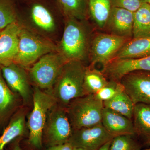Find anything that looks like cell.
I'll list each match as a JSON object with an SVG mask.
<instances>
[{
  "label": "cell",
  "instance_id": "6da1fadb",
  "mask_svg": "<svg viewBox=\"0 0 150 150\" xmlns=\"http://www.w3.org/2000/svg\"><path fill=\"white\" fill-rule=\"evenodd\" d=\"M86 68L83 62L70 61L64 65L49 92L59 105L67 108L73 100L85 96L83 81Z\"/></svg>",
  "mask_w": 150,
  "mask_h": 150
},
{
  "label": "cell",
  "instance_id": "7a4b0ae2",
  "mask_svg": "<svg viewBox=\"0 0 150 150\" xmlns=\"http://www.w3.org/2000/svg\"><path fill=\"white\" fill-rule=\"evenodd\" d=\"M80 20L67 18L58 51L67 60L83 62L89 51V34Z\"/></svg>",
  "mask_w": 150,
  "mask_h": 150
},
{
  "label": "cell",
  "instance_id": "3957f363",
  "mask_svg": "<svg viewBox=\"0 0 150 150\" xmlns=\"http://www.w3.org/2000/svg\"><path fill=\"white\" fill-rule=\"evenodd\" d=\"M33 108L29 115L28 126L29 131L28 142L33 147L43 146V133L49 111L57 103L49 92L34 87L33 92Z\"/></svg>",
  "mask_w": 150,
  "mask_h": 150
},
{
  "label": "cell",
  "instance_id": "277c9868",
  "mask_svg": "<svg viewBox=\"0 0 150 150\" xmlns=\"http://www.w3.org/2000/svg\"><path fill=\"white\" fill-rule=\"evenodd\" d=\"M57 51L58 46L51 40L23 26L14 63L27 69L44 55Z\"/></svg>",
  "mask_w": 150,
  "mask_h": 150
},
{
  "label": "cell",
  "instance_id": "5b68a950",
  "mask_svg": "<svg viewBox=\"0 0 150 150\" xmlns=\"http://www.w3.org/2000/svg\"><path fill=\"white\" fill-rule=\"evenodd\" d=\"M103 102L94 94L73 100L66 108L74 130L91 127L101 123Z\"/></svg>",
  "mask_w": 150,
  "mask_h": 150
},
{
  "label": "cell",
  "instance_id": "8992f818",
  "mask_svg": "<svg viewBox=\"0 0 150 150\" xmlns=\"http://www.w3.org/2000/svg\"><path fill=\"white\" fill-rule=\"evenodd\" d=\"M67 62L58 51L44 55L27 69L30 82L34 87L50 91Z\"/></svg>",
  "mask_w": 150,
  "mask_h": 150
},
{
  "label": "cell",
  "instance_id": "52a82bcc",
  "mask_svg": "<svg viewBox=\"0 0 150 150\" xmlns=\"http://www.w3.org/2000/svg\"><path fill=\"white\" fill-rule=\"evenodd\" d=\"M74 129L66 108L56 103L48 113L43 133V144L47 147L69 142Z\"/></svg>",
  "mask_w": 150,
  "mask_h": 150
},
{
  "label": "cell",
  "instance_id": "ba28073f",
  "mask_svg": "<svg viewBox=\"0 0 150 150\" xmlns=\"http://www.w3.org/2000/svg\"><path fill=\"white\" fill-rule=\"evenodd\" d=\"M131 38L112 34L101 33L92 42L90 53L91 65L99 63L103 67L111 62L116 53Z\"/></svg>",
  "mask_w": 150,
  "mask_h": 150
},
{
  "label": "cell",
  "instance_id": "9c48e42d",
  "mask_svg": "<svg viewBox=\"0 0 150 150\" xmlns=\"http://www.w3.org/2000/svg\"><path fill=\"white\" fill-rule=\"evenodd\" d=\"M120 81L134 105H150V72H132L125 75Z\"/></svg>",
  "mask_w": 150,
  "mask_h": 150
},
{
  "label": "cell",
  "instance_id": "30bf717a",
  "mask_svg": "<svg viewBox=\"0 0 150 150\" xmlns=\"http://www.w3.org/2000/svg\"><path fill=\"white\" fill-rule=\"evenodd\" d=\"M113 138L101 123L91 127L74 130L69 142L74 147L86 150H98Z\"/></svg>",
  "mask_w": 150,
  "mask_h": 150
},
{
  "label": "cell",
  "instance_id": "8fae6325",
  "mask_svg": "<svg viewBox=\"0 0 150 150\" xmlns=\"http://www.w3.org/2000/svg\"><path fill=\"white\" fill-rule=\"evenodd\" d=\"M150 72V56L139 59H113L103 67L108 80L120 81L125 75L136 71Z\"/></svg>",
  "mask_w": 150,
  "mask_h": 150
},
{
  "label": "cell",
  "instance_id": "7c38bea8",
  "mask_svg": "<svg viewBox=\"0 0 150 150\" xmlns=\"http://www.w3.org/2000/svg\"><path fill=\"white\" fill-rule=\"evenodd\" d=\"M1 68L3 77L9 87L19 95L25 103L28 102L33 94L26 69L14 62Z\"/></svg>",
  "mask_w": 150,
  "mask_h": 150
},
{
  "label": "cell",
  "instance_id": "4fadbf2b",
  "mask_svg": "<svg viewBox=\"0 0 150 150\" xmlns=\"http://www.w3.org/2000/svg\"><path fill=\"white\" fill-rule=\"evenodd\" d=\"M23 26L19 21L2 30L0 35V67L13 63L18 51L20 34Z\"/></svg>",
  "mask_w": 150,
  "mask_h": 150
},
{
  "label": "cell",
  "instance_id": "5bb4252c",
  "mask_svg": "<svg viewBox=\"0 0 150 150\" xmlns=\"http://www.w3.org/2000/svg\"><path fill=\"white\" fill-rule=\"evenodd\" d=\"M101 124L113 138L123 135L135 137L132 120L105 108L103 111Z\"/></svg>",
  "mask_w": 150,
  "mask_h": 150
},
{
  "label": "cell",
  "instance_id": "9a60e30c",
  "mask_svg": "<svg viewBox=\"0 0 150 150\" xmlns=\"http://www.w3.org/2000/svg\"><path fill=\"white\" fill-rule=\"evenodd\" d=\"M134 14L125 9L112 7L107 23L112 34L131 38L133 36Z\"/></svg>",
  "mask_w": 150,
  "mask_h": 150
},
{
  "label": "cell",
  "instance_id": "2e32d148",
  "mask_svg": "<svg viewBox=\"0 0 150 150\" xmlns=\"http://www.w3.org/2000/svg\"><path fill=\"white\" fill-rule=\"evenodd\" d=\"M135 137L142 146H150V105L138 103L134 105L132 118Z\"/></svg>",
  "mask_w": 150,
  "mask_h": 150
},
{
  "label": "cell",
  "instance_id": "e0dca14e",
  "mask_svg": "<svg viewBox=\"0 0 150 150\" xmlns=\"http://www.w3.org/2000/svg\"><path fill=\"white\" fill-rule=\"evenodd\" d=\"M149 56L150 37L133 38L127 41L122 46L112 60L139 59Z\"/></svg>",
  "mask_w": 150,
  "mask_h": 150
},
{
  "label": "cell",
  "instance_id": "ac0fdd59",
  "mask_svg": "<svg viewBox=\"0 0 150 150\" xmlns=\"http://www.w3.org/2000/svg\"><path fill=\"white\" fill-rule=\"evenodd\" d=\"M30 17L33 25L45 33H52L56 28L55 19L51 11L45 6L33 4L30 8Z\"/></svg>",
  "mask_w": 150,
  "mask_h": 150
},
{
  "label": "cell",
  "instance_id": "d6986e66",
  "mask_svg": "<svg viewBox=\"0 0 150 150\" xmlns=\"http://www.w3.org/2000/svg\"><path fill=\"white\" fill-rule=\"evenodd\" d=\"M25 114L23 110L17 112L0 136V150L24 134L25 130Z\"/></svg>",
  "mask_w": 150,
  "mask_h": 150
},
{
  "label": "cell",
  "instance_id": "ffe728a7",
  "mask_svg": "<svg viewBox=\"0 0 150 150\" xmlns=\"http://www.w3.org/2000/svg\"><path fill=\"white\" fill-rule=\"evenodd\" d=\"M17 100L16 95L9 87L3 77L0 67V124L13 112L17 105Z\"/></svg>",
  "mask_w": 150,
  "mask_h": 150
},
{
  "label": "cell",
  "instance_id": "44dd1931",
  "mask_svg": "<svg viewBox=\"0 0 150 150\" xmlns=\"http://www.w3.org/2000/svg\"><path fill=\"white\" fill-rule=\"evenodd\" d=\"M133 38L150 37V5L144 3L134 14Z\"/></svg>",
  "mask_w": 150,
  "mask_h": 150
},
{
  "label": "cell",
  "instance_id": "7402d4cb",
  "mask_svg": "<svg viewBox=\"0 0 150 150\" xmlns=\"http://www.w3.org/2000/svg\"><path fill=\"white\" fill-rule=\"evenodd\" d=\"M108 81L102 71L96 69L92 65L86 67L83 86L85 95L97 93Z\"/></svg>",
  "mask_w": 150,
  "mask_h": 150
},
{
  "label": "cell",
  "instance_id": "603a6c76",
  "mask_svg": "<svg viewBox=\"0 0 150 150\" xmlns=\"http://www.w3.org/2000/svg\"><path fill=\"white\" fill-rule=\"evenodd\" d=\"M105 108L113 110L132 120L135 105L125 91L115 96L112 99L103 102Z\"/></svg>",
  "mask_w": 150,
  "mask_h": 150
},
{
  "label": "cell",
  "instance_id": "cb8c5ba5",
  "mask_svg": "<svg viewBox=\"0 0 150 150\" xmlns=\"http://www.w3.org/2000/svg\"><path fill=\"white\" fill-rule=\"evenodd\" d=\"M110 0H88L90 13L93 20L100 28L107 24L111 11Z\"/></svg>",
  "mask_w": 150,
  "mask_h": 150
},
{
  "label": "cell",
  "instance_id": "d4e9b609",
  "mask_svg": "<svg viewBox=\"0 0 150 150\" xmlns=\"http://www.w3.org/2000/svg\"><path fill=\"white\" fill-rule=\"evenodd\" d=\"M67 18L83 20L87 11L86 0H56Z\"/></svg>",
  "mask_w": 150,
  "mask_h": 150
},
{
  "label": "cell",
  "instance_id": "484cf974",
  "mask_svg": "<svg viewBox=\"0 0 150 150\" xmlns=\"http://www.w3.org/2000/svg\"><path fill=\"white\" fill-rule=\"evenodd\" d=\"M18 21V14L13 0H0V31Z\"/></svg>",
  "mask_w": 150,
  "mask_h": 150
},
{
  "label": "cell",
  "instance_id": "4316f807",
  "mask_svg": "<svg viewBox=\"0 0 150 150\" xmlns=\"http://www.w3.org/2000/svg\"><path fill=\"white\" fill-rule=\"evenodd\" d=\"M142 145L134 136L123 135L114 137L109 150H142Z\"/></svg>",
  "mask_w": 150,
  "mask_h": 150
},
{
  "label": "cell",
  "instance_id": "83f0119b",
  "mask_svg": "<svg viewBox=\"0 0 150 150\" xmlns=\"http://www.w3.org/2000/svg\"><path fill=\"white\" fill-rule=\"evenodd\" d=\"M124 90V87L121 82L109 80L102 88L94 95L96 98L103 102L112 99Z\"/></svg>",
  "mask_w": 150,
  "mask_h": 150
},
{
  "label": "cell",
  "instance_id": "f1b7e54d",
  "mask_svg": "<svg viewBox=\"0 0 150 150\" xmlns=\"http://www.w3.org/2000/svg\"><path fill=\"white\" fill-rule=\"evenodd\" d=\"M111 5L113 7L125 9L134 12L138 9L142 4V0H110Z\"/></svg>",
  "mask_w": 150,
  "mask_h": 150
},
{
  "label": "cell",
  "instance_id": "f546056e",
  "mask_svg": "<svg viewBox=\"0 0 150 150\" xmlns=\"http://www.w3.org/2000/svg\"><path fill=\"white\" fill-rule=\"evenodd\" d=\"M74 148L72 145L68 142L62 144L49 147L47 150H73Z\"/></svg>",
  "mask_w": 150,
  "mask_h": 150
},
{
  "label": "cell",
  "instance_id": "4dcf8cb0",
  "mask_svg": "<svg viewBox=\"0 0 150 150\" xmlns=\"http://www.w3.org/2000/svg\"><path fill=\"white\" fill-rule=\"evenodd\" d=\"M10 147L9 148L8 150H22L18 142H14L13 143L11 142Z\"/></svg>",
  "mask_w": 150,
  "mask_h": 150
},
{
  "label": "cell",
  "instance_id": "1f68e13d",
  "mask_svg": "<svg viewBox=\"0 0 150 150\" xmlns=\"http://www.w3.org/2000/svg\"><path fill=\"white\" fill-rule=\"evenodd\" d=\"M111 141H112V140L109 141V142H107L106 144H105L101 148H100L98 150H109V148H110Z\"/></svg>",
  "mask_w": 150,
  "mask_h": 150
},
{
  "label": "cell",
  "instance_id": "d6a6232c",
  "mask_svg": "<svg viewBox=\"0 0 150 150\" xmlns=\"http://www.w3.org/2000/svg\"><path fill=\"white\" fill-rule=\"evenodd\" d=\"M73 150H86L83 148L81 147H74Z\"/></svg>",
  "mask_w": 150,
  "mask_h": 150
},
{
  "label": "cell",
  "instance_id": "836d02e7",
  "mask_svg": "<svg viewBox=\"0 0 150 150\" xmlns=\"http://www.w3.org/2000/svg\"><path fill=\"white\" fill-rule=\"evenodd\" d=\"M143 3H146L150 5V0H142Z\"/></svg>",
  "mask_w": 150,
  "mask_h": 150
},
{
  "label": "cell",
  "instance_id": "e575fe53",
  "mask_svg": "<svg viewBox=\"0 0 150 150\" xmlns=\"http://www.w3.org/2000/svg\"><path fill=\"white\" fill-rule=\"evenodd\" d=\"M144 150H150V148H149V149H146Z\"/></svg>",
  "mask_w": 150,
  "mask_h": 150
},
{
  "label": "cell",
  "instance_id": "d590c367",
  "mask_svg": "<svg viewBox=\"0 0 150 150\" xmlns=\"http://www.w3.org/2000/svg\"><path fill=\"white\" fill-rule=\"evenodd\" d=\"M1 32L2 31H0V35H1Z\"/></svg>",
  "mask_w": 150,
  "mask_h": 150
}]
</instances>
